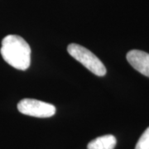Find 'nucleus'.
Returning a JSON list of instances; mask_svg holds the SVG:
<instances>
[{
  "label": "nucleus",
  "instance_id": "obj_6",
  "mask_svg": "<svg viewBox=\"0 0 149 149\" xmlns=\"http://www.w3.org/2000/svg\"><path fill=\"white\" fill-rule=\"evenodd\" d=\"M135 149H149V127L141 135Z\"/></svg>",
  "mask_w": 149,
  "mask_h": 149
},
{
  "label": "nucleus",
  "instance_id": "obj_3",
  "mask_svg": "<svg viewBox=\"0 0 149 149\" xmlns=\"http://www.w3.org/2000/svg\"><path fill=\"white\" fill-rule=\"evenodd\" d=\"M17 109L22 114L37 118H50L56 113V107L46 102L23 99L17 104Z\"/></svg>",
  "mask_w": 149,
  "mask_h": 149
},
{
  "label": "nucleus",
  "instance_id": "obj_1",
  "mask_svg": "<svg viewBox=\"0 0 149 149\" xmlns=\"http://www.w3.org/2000/svg\"><path fill=\"white\" fill-rule=\"evenodd\" d=\"M3 60L11 66L25 70L31 64V47L17 35H8L2 41L0 50Z\"/></svg>",
  "mask_w": 149,
  "mask_h": 149
},
{
  "label": "nucleus",
  "instance_id": "obj_4",
  "mask_svg": "<svg viewBox=\"0 0 149 149\" xmlns=\"http://www.w3.org/2000/svg\"><path fill=\"white\" fill-rule=\"evenodd\" d=\"M128 63L136 70L147 77H149V54L139 51L132 50L127 54Z\"/></svg>",
  "mask_w": 149,
  "mask_h": 149
},
{
  "label": "nucleus",
  "instance_id": "obj_5",
  "mask_svg": "<svg viewBox=\"0 0 149 149\" xmlns=\"http://www.w3.org/2000/svg\"><path fill=\"white\" fill-rule=\"evenodd\" d=\"M116 143V138L108 134L92 140L87 145V149H114Z\"/></svg>",
  "mask_w": 149,
  "mask_h": 149
},
{
  "label": "nucleus",
  "instance_id": "obj_2",
  "mask_svg": "<svg viewBox=\"0 0 149 149\" xmlns=\"http://www.w3.org/2000/svg\"><path fill=\"white\" fill-rule=\"evenodd\" d=\"M68 53L83 65L86 69L98 76L106 74V68L102 61L90 50L76 43H71L67 47Z\"/></svg>",
  "mask_w": 149,
  "mask_h": 149
}]
</instances>
